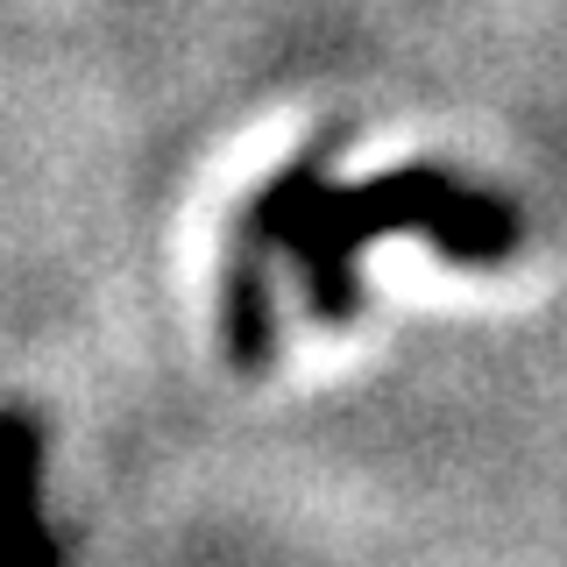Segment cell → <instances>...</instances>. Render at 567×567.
<instances>
[{
    "mask_svg": "<svg viewBox=\"0 0 567 567\" xmlns=\"http://www.w3.org/2000/svg\"><path fill=\"white\" fill-rule=\"evenodd\" d=\"M390 235H419L433 241V256L489 270V262L518 256L525 220L511 199L454 177L447 164H404L383 171L369 185H327L312 227L298 235V270H306V306L327 327H348L362 312V248Z\"/></svg>",
    "mask_w": 567,
    "mask_h": 567,
    "instance_id": "1",
    "label": "cell"
},
{
    "mask_svg": "<svg viewBox=\"0 0 567 567\" xmlns=\"http://www.w3.org/2000/svg\"><path fill=\"white\" fill-rule=\"evenodd\" d=\"M284 333H277V284H270V248L248 220L227 227V256H220V354L241 377H262L277 362Z\"/></svg>",
    "mask_w": 567,
    "mask_h": 567,
    "instance_id": "2",
    "label": "cell"
},
{
    "mask_svg": "<svg viewBox=\"0 0 567 567\" xmlns=\"http://www.w3.org/2000/svg\"><path fill=\"white\" fill-rule=\"evenodd\" d=\"M0 567H64V539L43 525V425L0 412Z\"/></svg>",
    "mask_w": 567,
    "mask_h": 567,
    "instance_id": "3",
    "label": "cell"
},
{
    "mask_svg": "<svg viewBox=\"0 0 567 567\" xmlns=\"http://www.w3.org/2000/svg\"><path fill=\"white\" fill-rule=\"evenodd\" d=\"M333 150H341V135H319L312 150H298L291 164H284L270 185L248 199V213L241 220L262 235V248L270 256H291L298 248V235L312 227V213H319V199H327V164H333Z\"/></svg>",
    "mask_w": 567,
    "mask_h": 567,
    "instance_id": "4",
    "label": "cell"
}]
</instances>
